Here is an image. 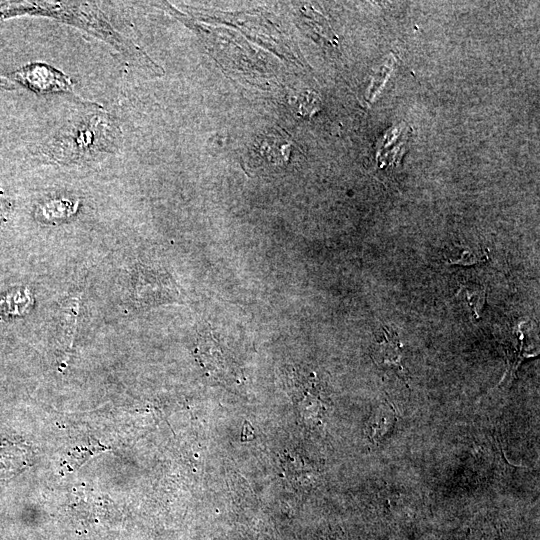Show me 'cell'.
Listing matches in <instances>:
<instances>
[{
  "label": "cell",
  "mask_w": 540,
  "mask_h": 540,
  "mask_svg": "<svg viewBox=\"0 0 540 540\" xmlns=\"http://www.w3.org/2000/svg\"><path fill=\"white\" fill-rule=\"evenodd\" d=\"M290 393L298 413L304 420L319 419L326 410L327 401L324 388L312 372L296 370L289 380Z\"/></svg>",
  "instance_id": "3957f363"
},
{
  "label": "cell",
  "mask_w": 540,
  "mask_h": 540,
  "mask_svg": "<svg viewBox=\"0 0 540 540\" xmlns=\"http://www.w3.org/2000/svg\"><path fill=\"white\" fill-rule=\"evenodd\" d=\"M75 211V205L67 200H54L39 207V212L44 219H62L69 217Z\"/></svg>",
  "instance_id": "ba28073f"
},
{
  "label": "cell",
  "mask_w": 540,
  "mask_h": 540,
  "mask_svg": "<svg viewBox=\"0 0 540 540\" xmlns=\"http://www.w3.org/2000/svg\"><path fill=\"white\" fill-rule=\"evenodd\" d=\"M13 78L37 93H66L77 97L70 78L45 63H31L13 73Z\"/></svg>",
  "instance_id": "277c9868"
},
{
  "label": "cell",
  "mask_w": 540,
  "mask_h": 540,
  "mask_svg": "<svg viewBox=\"0 0 540 540\" xmlns=\"http://www.w3.org/2000/svg\"><path fill=\"white\" fill-rule=\"evenodd\" d=\"M373 358L378 365L393 369L406 381V373L402 365L401 343L398 334L392 328L383 326V339L375 345Z\"/></svg>",
  "instance_id": "5b68a950"
},
{
  "label": "cell",
  "mask_w": 540,
  "mask_h": 540,
  "mask_svg": "<svg viewBox=\"0 0 540 540\" xmlns=\"http://www.w3.org/2000/svg\"><path fill=\"white\" fill-rule=\"evenodd\" d=\"M459 294L466 300L476 318L480 316V310L486 300V293L482 286L476 284H462Z\"/></svg>",
  "instance_id": "52a82bcc"
},
{
  "label": "cell",
  "mask_w": 540,
  "mask_h": 540,
  "mask_svg": "<svg viewBox=\"0 0 540 540\" xmlns=\"http://www.w3.org/2000/svg\"><path fill=\"white\" fill-rule=\"evenodd\" d=\"M122 143L117 119L100 109L77 117L43 143L44 163L71 165L93 162L116 153Z\"/></svg>",
  "instance_id": "7a4b0ae2"
},
{
  "label": "cell",
  "mask_w": 540,
  "mask_h": 540,
  "mask_svg": "<svg viewBox=\"0 0 540 540\" xmlns=\"http://www.w3.org/2000/svg\"><path fill=\"white\" fill-rule=\"evenodd\" d=\"M249 426H250L249 422L244 423V427H243V431H242V435H241V439L243 441L244 440H250V438L248 436L249 434L254 437V434L252 432L253 428L251 427L250 430H248Z\"/></svg>",
  "instance_id": "9c48e42d"
},
{
  "label": "cell",
  "mask_w": 540,
  "mask_h": 540,
  "mask_svg": "<svg viewBox=\"0 0 540 540\" xmlns=\"http://www.w3.org/2000/svg\"><path fill=\"white\" fill-rule=\"evenodd\" d=\"M15 15L51 18L73 26L109 45L136 66L158 73L160 67L133 40L119 32L96 2L25 1L12 2L0 9V19Z\"/></svg>",
  "instance_id": "6da1fadb"
},
{
  "label": "cell",
  "mask_w": 540,
  "mask_h": 540,
  "mask_svg": "<svg viewBox=\"0 0 540 540\" xmlns=\"http://www.w3.org/2000/svg\"><path fill=\"white\" fill-rule=\"evenodd\" d=\"M445 258L450 264L472 265L486 260L487 254L474 251L467 245H455L449 253H445Z\"/></svg>",
  "instance_id": "8992f818"
}]
</instances>
